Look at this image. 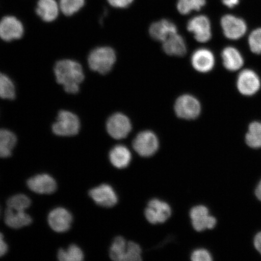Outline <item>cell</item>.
<instances>
[{"instance_id": "38", "label": "cell", "mask_w": 261, "mask_h": 261, "mask_svg": "<svg viewBox=\"0 0 261 261\" xmlns=\"http://www.w3.org/2000/svg\"><path fill=\"white\" fill-rule=\"evenodd\" d=\"M255 195L256 198L261 201V179L255 189Z\"/></svg>"}, {"instance_id": "19", "label": "cell", "mask_w": 261, "mask_h": 261, "mask_svg": "<svg viewBox=\"0 0 261 261\" xmlns=\"http://www.w3.org/2000/svg\"><path fill=\"white\" fill-rule=\"evenodd\" d=\"M163 48L171 56L182 57L187 54V47L184 38L178 34L170 36L163 41Z\"/></svg>"}, {"instance_id": "21", "label": "cell", "mask_w": 261, "mask_h": 261, "mask_svg": "<svg viewBox=\"0 0 261 261\" xmlns=\"http://www.w3.org/2000/svg\"><path fill=\"white\" fill-rule=\"evenodd\" d=\"M36 12L42 20L54 21L58 16L59 6L55 0H39Z\"/></svg>"}, {"instance_id": "3", "label": "cell", "mask_w": 261, "mask_h": 261, "mask_svg": "<svg viewBox=\"0 0 261 261\" xmlns=\"http://www.w3.org/2000/svg\"><path fill=\"white\" fill-rule=\"evenodd\" d=\"M80 126V120L76 115L63 110L59 113L57 122L52 126V130L57 136H73L79 133Z\"/></svg>"}, {"instance_id": "16", "label": "cell", "mask_w": 261, "mask_h": 261, "mask_svg": "<svg viewBox=\"0 0 261 261\" xmlns=\"http://www.w3.org/2000/svg\"><path fill=\"white\" fill-rule=\"evenodd\" d=\"M215 63L214 55L208 49H198L192 54L191 58L192 66L199 72H210L213 69Z\"/></svg>"}, {"instance_id": "34", "label": "cell", "mask_w": 261, "mask_h": 261, "mask_svg": "<svg viewBox=\"0 0 261 261\" xmlns=\"http://www.w3.org/2000/svg\"><path fill=\"white\" fill-rule=\"evenodd\" d=\"M111 6L116 8H126L128 7L134 0H107Z\"/></svg>"}, {"instance_id": "30", "label": "cell", "mask_w": 261, "mask_h": 261, "mask_svg": "<svg viewBox=\"0 0 261 261\" xmlns=\"http://www.w3.org/2000/svg\"><path fill=\"white\" fill-rule=\"evenodd\" d=\"M85 5V0H60L61 11L66 16H71L80 11Z\"/></svg>"}, {"instance_id": "18", "label": "cell", "mask_w": 261, "mask_h": 261, "mask_svg": "<svg viewBox=\"0 0 261 261\" xmlns=\"http://www.w3.org/2000/svg\"><path fill=\"white\" fill-rule=\"evenodd\" d=\"M109 160L114 167L119 169H125L132 162V152L125 146L116 145L110 150Z\"/></svg>"}, {"instance_id": "22", "label": "cell", "mask_w": 261, "mask_h": 261, "mask_svg": "<svg viewBox=\"0 0 261 261\" xmlns=\"http://www.w3.org/2000/svg\"><path fill=\"white\" fill-rule=\"evenodd\" d=\"M5 223L10 227L19 228L32 223V218L25 211H19L8 208L5 214Z\"/></svg>"}, {"instance_id": "27", "label": "cell", "mask_w": 261, "mask_h": 261, "mask_svg": "<svg viewBox=\"0 0 261 261\" xmlns=\"http://www.w3.org/2000/svg\"><path fill=\"white\" fill-rule=\"evenodd\" d=\"M0 97L5 99H14L15 88L14 83L6 74L0 73Z\"/></svg>"}, {"instance_id": "7", "label": "cell", "mask_w": 261, "mask_h": 261, "mask_svg": "<svg viewBox=\"0 0 261 261\" xmlns=\"http://www.w3.org/2000/svg\"><path fill=\"white\" fill-rule=\"evenodd\" d=\"M192 227L197 231L211 230L216 226V218L210 215L208 208L204 205H197L189 212Z\"/></svg>"}, {"instance_id": "32", "label": "cell", "mask_w": 261, "mask_h": 261, "mask_svg": "<svg viewBox=\"0 0 261 261\" xmlns=\"http://www.w3.org/2000/svg\"><path fill=\"white\" fill-rule=\"evenodd\" d=\"M250 50L255 54H261V28L254 30L249 37Z\"/></svg>"}, {"instance_id": "17", "label": "cell", "mask_w": 261, "mask_h": 261, "mask_svg": "<svg viewBox=\"0 0 261 261\" xmlns=\"http://www.w3.org/2000/svg\"><path fill=\"white\" fill-rule=\"evenodd\" d=\"M177 34L176 25L167 19L154 22L149 28V34L155 40L165 41L170 36Z\"/></svg>"}, {"instance_id": "10", "label": "cell", "mask_w": 261, "mask_h": 261, "mask_svg": "<svg viewBox=\"0 0 261 261\" xmlns=\"http://www.w3.org/2000/svg\"><path fill=\"white\" fill-rule=\"evenodd\" d=\"M24 34L21 22L14 16H6L0 21V38L5 41L20 39Z\"/></svg>"}, {"instance_id": "12", "label": "cell", "mask_w": 261, "mask_h": 261, "mask_svg": "<svg viewBox=\"0 0 261 261\" xmlns=\"http://www.w3.org/2000/svg\"><path fill=\"white\" fill-rule=\"evenodd\" d=\"M187 29L188 31L193 33L198 42H207L212 38L211 24L206 16H195L189 21Z\"/></svg>"}, {"instance_id": "5", "label": "cell", "mask_w": 261, "mask_h": 261, "mask_svg": "<svg viewBox=\"0 0 261 261\" xmlns=\"http://www.w3.org/2000/svg\"><path fill=\"white\" fill-rule=\"evenodd\" d=\"M174 109L176 115L179 118L193 120L200 116L201 107L197 98L185 94L176 100Z\"/></svg>"}, {"instance_id": "2", "label": "cell", "mask_w": 261, "mask_h": 261, "mask_svg": "<svg viewBox=\"0 0 261 261\" xmlns=\"http://www.w3.org/2000/svg\"><path fill=\"white\" fill-rule=\"evenodd\" d=\"M116 61L115 51L112 48L109 47H101L94 49L91 51L88 59L91 69L102 74L110 72Z\"/></svg>"}, {"instance_id": "26", "label": "cell", "mask_w": 261, "mask_h": 261, "mask_svg": "<svg viewBox=\"0 0 261 261\" xmlns=\"http://www.w3.org/2000/svg\"><path fill=\"white\" fill-rule=\"evenodd\" d=\"M84 254L76 245L71 246L65 250L61 249L58 253V259L61 261H80L84 259Z\"/></svg>"}, {"instance_id": "25", "label": "cell", "mask_w": 261, "mask_h": 261, "mask_svg": "<svg viewBox=\"0 0 261 261\" xmlns=\"http://www.w3.org/2000/svg\"><path fill=\"white\" fill-rule=\"evenodd\" d=\"M128 242L122 237H117L114 240L110 247V256L114 261H124Z\"/></svg>"}, {"instance_id": "20", "label": "cell", "mask_w": 261, "mask_h": 261, "mask_svg": "<svg viewBox=\"0 0 261 261\" xmlns=\"http://www.w3.org/2000/svg\"><path fill=\"white\" fill-rule=\"evenodd\" d=\"M221 56L224 66L228 70L237 71L243 66L244 59L242 55L236 48H225L222 52Z\"/></svg>"}, {"instance_id": "24", "label": "cell", "mask_w": 261, "mask_h": 261, "mask_svg": "<svg viewBox=\"0 0 261 261\" xmlns=\"http://www.w3.org/2000/svg\"><path fill=\"white\" fill-rule=\"evenodd\" d=\"M246 142L251 148H261V122H253L250 124L246 136Z\"/></svg>"}, {"instance_id": "9", "label": "cell", "mask_w": 261, "mask_h": 261, "mask_svg": "<svg viewBox=\"0 0 261 261\" xmlns=\"http://www.w3.org/2000/svg\"><path fill=\"white\" fill-rule=\"evenodd\" d=\"M221 25L225 37L231 40H239L246 34L247 26L243 18L226 14L221 19Z\"/></svg>"}, {"instance_id": "31", "label": "cell", "mask_w": 261, "mask_h": 261, "mask_svg": "<svg viewBox=\"0 0 261 261\" xmlns=\"http://www.w3.org/2000/svg\"><path fill=\"white\" fill-rule=\"evenodd\" d=\"M142 249L138 243L129 241L127 245V249L124 261L142 260Z\"/></svg>"}, {"instance_id": "6", "label": "cell", "mask_w": 261, "mask_h": 261, "mask_svg": "<svg viewBox=\"0 0 261 261\" xmlns=\"http://www.w3.org/2000/svg\"><path fill=\"white\" fill-rule=\"evenodd\" d=\"M171 214L170 205L158 198L150 200L145 210L146 219L152 224L165 223L171 217Z\"/></svg>"}, {"instance_id": "35", "label": "cell", "mask_w": 261, "mask_h": 261, "mask_svg": "<svg viewBox=\"0 0 261 261\" xmlns=\"http://www.w3.org/2000/svg\"><path fill=\"white\" fill-rule=\"evenodd\" d=\"M8 250V245L4 240V237H3V234L0 232V257L4 256L7 253Z\"/></svg>"}, {"instance_id": "4", "label": "cell", "mask_w": 261, "mask_h": 261, "mask_svg": "<svg viewBox=\"0 0 261 261\" xmlns=\"http://www.w3.org/2000/svg\"><path fill=\"white\" fill-rule=\"evenodd\" d=\"M133 148L142 158H150L159 150V140L158 136L151 130H143L134 139Z\"/></svg>"}, {"instance_id": "37", "label": "cell", "mask_w": 261, "mask_h": 261, "mask_svg": "<svg viewBox=\"0 0 261 261\" xmlns=\"http://www.w3.org/2000/svg\"><path fill=\"white\" fill-rule=\"evenodd\" d=\"M254 246L255 249L261 254V231L256 234L254 238Z\"/></svg>"}, {"instance_id": "36", "label": "cell", "mask_w": 261, "mask_h": 261, "mask_svg": "<svg viewBox=\"0 0 261 261\" xmlns=\"http://www.w3.org/2000/svg\"><path fill=\"white\" fill-rule=\"evenodd\" d=\"M241 0H222L223 4L229 9H233L240 4Z\"/></svg>"}, {"instance_id": "14", "label": "cell", "mask_w": 261, "mask_h": 261, "mask_svg": "<svg viewBox=\"0 0 261 261\" xmlns=\"http://www.w3.org/2000/svg\"><path fill=\"white\" fill-rule=\"evenodd\" d=\"M72 221L70 212L63 207L55 208L48 215L49 226L57 232L63 233L69 230Z\"/></svg>"}, {"instance_id": "1", "label": "cell", "mask_w": 261, "mask_h": 261, "mask_svg": "<svg viewBox=\"0 0 261 261\" xmlns=\"http://www.w3.org/2000/svg\"><path fill=\"white\" fill-rule=\"evenodd\" d=\"M58 83L63 86L68 93L76 94L80 90V84L84 80L81 65L71 60L58 61L54 68Z\"/></svg>"}, {"instance_id": "11", "label": "cell", "mask_w": 261, "mask_h": 261, "mask_svg": "<svg viewBox=\"0 0 261 261\" xmlns=\"http://www.w3.org/2000/svg\"><path fill=\"white\" fill-rule=\"evenodd\" d=\"M260 85L258 75L252 70H244L238 75L237 88L243 95H253L259 90Z\"/></svg>"}, {"instance_id": "29", "label": "cell", "mask_w": 261, "mask_h": 261, "mask_svg": "<svg viewBox=\"0 0 261 261\" xmlns=\"http://www.w3.org/2000/svg\"><path fill=\"white\" fill-rule=\"evenodd\" d=\"M8 206L12 210L25 211L30 207V198L24 194H17L10 198L8 201Z\"/></svg>"}, {"instance_id": "28", "label": "cell", "mask_w": 261, "mask_h": 261, "mask_svg": "<svg viewBox=\"0 0 261 261\" xmlns=\"http://www.w3.org/2000/svg\"><path fill=\"white\" fill-rule=\"evenodd\" d=\"M205 3V0H178L177 9L181 14L187 15L193 11H200Z\"/></svg>"}, {"instance_id": "13", "label": "cell", "mask_w": 261, "mask_h": 261, "mask_svg": "<svg viewBox=\"0 0 261 261\" xmlns=\"http://www.w3.org/2000/svg\"><path fill=\"white\" fill-rule=\"evenodd\" d=\"M90 197L95 203L104 207H112L118 202V197L110 185L103 184L94 188L89 192Z\"/></svg>"}, {"instance_id": "15", "label": "cell", "mask_w": 261, "mask_h": 261, "mask_svg": "<svg viewBox=\"0 0 261 261\" xmlns=\"http://www.w3.org/2000/svg\"><path fill=\"white\" fill-rule=\"evenodd\" d=\"M28 186L33 192L40 194H53L57 189L55 179L48 174H40L28 179Z\"/></svg>"}, {"instance_id": "33", "label": "cell", "mask_w": 261, "mask_h": 261, "mask_svg": "<svg viewBox=\"0 0 261 261\" xmlns=\"http://www.w3.org/2000/svg\"><path fill=\"white\" fill-rule=\"evenodd\" d=\"M192 261H211L212 256L208 251L205 249H197L193 251L191 254Z\"/></svg>"}, {"instance_id": "8", "label": "cell", "mask_w": 261, "mask_h": 261, "mask_svg": "<svg viewBox=\"0 0 261 261\" xmlns=\"http://www.w3.org/2000/svg\"><path fill=\"white\" fill-rule=\"evenodd\" d=\"M132 125L130 120L122 113L114 114L107 120V132L114 139L126 138L132 132Z\"/></svg>"}, {"instance_id": "23", "label": "cell", "mask_w": 261, "mask_h": 261, "mask_svg": "<svg viewBox=\"0 0 261 261\" xmlns=\"http://www.w3.org/2000/svg\"><path fill=\"white\" fill-rule=\"evenodd\" d=\"M16 140L12 132L7 129H0V158H7L11 155Z\"/></svg>"}]
</instances>
